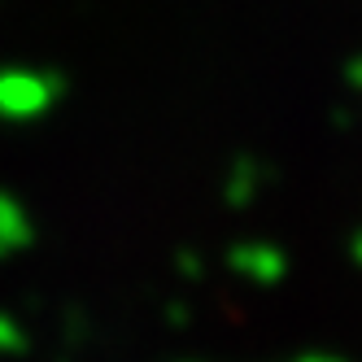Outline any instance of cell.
<instances>
[{"mask_svg":"<svg viewBox=\"0 0 362 362\" xmlns=\"http://www.w3.org/2000/svg\"><path fill=\"white\" fill-rule=\"evenodd\" d=\"M66 79L48 66L9 62L0 66V122L5 127H35L62 110Z\"/></svg>","mask_w":362,"mask_h":362,"instance_id":"obj_1","label":"cell"},{"mask_svg":"<svg viewBox=\"0 0 362 362\" xmlns=\"http://www.w3.org/2000/svg\"><path fill=\"white\" fill-rule=\"evenodd\" d=\"M227 271L249 288H279L293 275V257L275 240H236L227 245Z\"/></svg>","mask_w":362,"mask_h":362,"instance_id":"obj_2","label":"cell"},{"mask_svg":"<svg viewBox=\"0 0 362 362\" xmlns=\"http://www.w3.org/2000/svg\"><path fill=\"white\" fill-rule=\"evenodd\" d=\"M35 240H40V227H35L31 205L9 184H0V262H13V257L31 253Z\"/></svg>","mask_w":362,"mask_h":362,"instance_id":"obj_3","label":"cell"},{"mask_svg":"<svg viewBox=\"0 0 362 362\" xmlns=\"http://www.w3.org/2000/svg\"><path fill=\"white\" fill-rule=\"evenodd\" d=\"M267 188V170L262 162L253 158V153H240V158H231L227 170H223V201L231 210H253L257 197Z\"/></svg>","mask_w":362,"mask_h":362,"instance_id":"obj_4","label":"cell"},{"mask_svg":"<svg viewBox=\"0 0 362 362\" xmlns=\"http://www.w3.org/2000/svg\"><path fill=\"white\" fill-rule=\"evenodd\" d=\"M27 354H31V336L22 327V319L0 310V358H27Z\"/></svg>","mask_w":362,"mask_h":362,"instance_id":"obj_5","label":"cell"},{"mask_svg":"<svg viewBox=\"0 0 362 362\" xmlns=\"http://www.w3.org/2000/svg\"><path fill=\"white\" fill-rule=\"evenodd\" d=\"M341 74H345V83H349L354 92H362V53H354V57L341 66Z\"/></svg>","mask_w":362,"mask_h":362,"instance_id":"obj_6","label":"cell"},{"mask_svg":"<svg viewBox=\"0 0 362 362\" xmlns=\"http://www.w3.org/2000/svg\"><path fill=\"white\" fill-rule=\"evenodd\" d=\"M345 249H349V262L362 271V223L354 227V236H349V245H345Z\"/></svg>","mask_w":362,"mask_h":362,"instance_id":"obj_7","label":"cell"},{"mask_svg":"<svg viewBox=\"0 0 362 362\" xmlns=\"http://www.w3.org/2000/svg\"><path fill=\"white\" fill-rule=\"evenodd\" d=\"M288 362H345V358H336V354H297Z\"/></svg>","mask_w":362,"mask_h":362,"instance_id":"obj_8","label":"cell"}]
</instances>
